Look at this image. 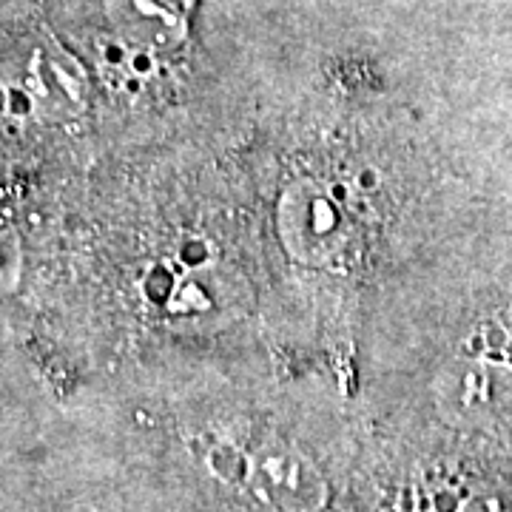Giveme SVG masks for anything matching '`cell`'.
Wrapping results in <instances>:
<instances>
[{
    "label": "cell",
    "mask_w": 512,
    "mask_h": 512,
    "mask_svg": "<svg viewBox=\"0 0 512 512\" xmlns=\"http://www.w3.org/2000/svg\"><path fill=\"white\" fill-rule=\"evenodd\" d=\"M276 234L293 262L319 268L345 251L348 220L328 188H322L316 180L299 177L279 194Z\"/></svg>",
    "instance_id": "1"
},
{
    "label": "cell",
    "mask_w": 512,
    "mask_h": 512,
    "mask_svg": "<svg viewBox=\"0 0 512 512\" xmlns=\"http://www.w3.org/2000/svg\"><path fill=\"white\" fill-rule=\"evenodd\" d=\"M436 402L456 421H493L512 413V359L467 350L441 367Z\"/></svg>",
    "instance_id": "2"
},
{
    "label": "cell",
    "mask_w": 512,
    "mask_h": 512,
    "mask_svg": "<svg viewBox=\"0 0 512 512\" xmlns=\"http://www.w3.org/2000/svg\"><path fill=\"white\" fill-rule=\"evenodd\" d=\"M18 86L35 120L69 123L89 106V72L77 57L46 35L26 57Z\"/></svg>",
    "instance_id": "3"
},
{
    "label": "cell",
    "mask_w": 512,
    "mask_h": 512,
    "mask_svg": "<svg viewBox=\"0 0 512 512\" xmlns=\"http://www.w3.org/2000/svg\"><path fill=\"white\" fill-rule=\"evenodd\" d=\"M251 490L274 512H316L328 498V484L313 461L288 447H265L254 458Z\"/></svg>",
    "instance_id": "4"
},
{
    "label": "cell",
    "mask_w": 512,
    "mask_h": 512,
    "mask_svg": "<svg viewBox=\"0 0 512 512\" xmlns=\"http://www.w3.org/2000/svg\"><path fill=\"white\" fill-rule=\"evenodd\" d=\"M114 37L134 52L163 55L185 40V15L174 0H103Z\"/></svg>",
    "instance_id": "5"
},
{
    "label": "cell",
    "mask_w": 512,
    "mask_h": 512,
    "mask_svg": "<svg viewBox=\"0 0 512 512\" xmlns=\"http://www.w3.org/2000/svg\"><path fill=\"white\" fill-rule=\"evenodd\" d=\"M225 279L214 268L185 274L168 296V311L180 316H208L217 308V296L225 293Z\"/></svg>",
    "instance_id": "6"
},
{
    "label": "cell",
    "mask_w": 512,
    "mask_h": 512,
    "mask_svg": "<svg viewBox=\"0 0 512 512\" xmlns=\"http://www.w3.org/2000/svg\"><path fill=\"white\" fill-rule=\"evenodd\" d=\"M26 271V248L23 234L12 214L0 205V299H9L20 291Z\"/></svg>",
    "instance_id": "7"
},
{
    "label": "cell",
    "mask_w": 512,
    "mask_h": 512,
    "mask_svg": "<svg viewBox=\"0 0 512 512\" xmlns=\"http://www.w3.org/2000/svg\"><path fill=\"white\" fill-rule=\"evenodd\" d=\"M458 512H512V507L501 498V495H493V493H478V495H470Z\"/></svg>",
    "instance_id": "8"
}]
</instances>
